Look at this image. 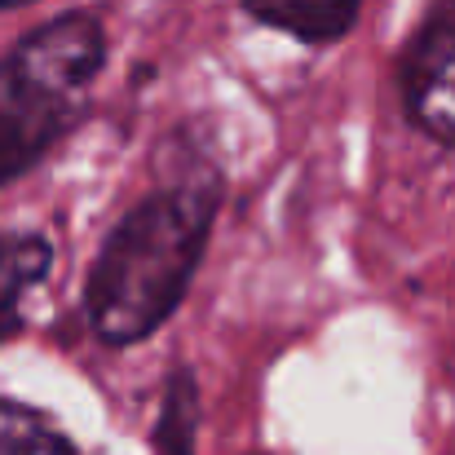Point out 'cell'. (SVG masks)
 <instances>
[{
  "instance_id": "6da1fadb",
  "label": "cell",
  "mask_w": 455,
  "mask_h": 455,
  "mask_svg": "<svg viewBox=\"0 0 455 455\" xmlns=\"http://www.w3.org/2000/svg\"><path fill=\"white\" fill-rule=\"evenodd\" d=\"M217 204V172L195 168L190 177L151 190L111 226L84 283V314L102 345H142L177 314L208 252Z\"/></svg>"
},
{
  "instance_id": "7a4b0ae2",
  "label": "cell",
  "mask_w": 455,
  "mask_h": 455,
  "mask_svg": "<svg viewBox=\"0 0 455 455\" xmlns=\"http://www.w3.org/2000/svg\"><path fill=\"white\" fill-rule=\"evenodd\" d=\"M102 62L107 27L84 9L49 18L0 58V186L71 133Z\"/></svg>"
},
{
  "instance_id": "3957f363",
  "label": "cell",
  "mask_w": 455,
  "mask_h": 455,
  "mask_svg": "<svg viewBox=\"0 0 455 455\" xmlns=\"http://www.w3.org/2000/svg\"><path fill=\"white\" fill-rule=\"evenodd\" d=\"M398 84L407 120L425 138L455 147V0H443L420 22L403 53Z\"/></svg>"
},
{
  "instance_id": "277c9868",
  "label": "cell",
  "mask_w": 455,
  "mask_h": 455,
  "mask_svg": "<svg viewBox=\"0 0 455 455\" xmlns=\"http://www.w3.org/2000/svg\"><path fill=\"white\" fill-rule=\"evenodd\" d=\"M257 22L301 40V44H331L354 22L363 0H239Z\"/></svg>"
},
{
  "instance_id": "5b68a950",
  "label": "cell",
  "mask_w": 455,
  "mask_h": 455,
  "mask_svg": "<svg viewBox=\"0 0 455 455\" xmlns=\"http://www.w3.org/2000/svg\"><path fill=\"white\" fill-rule=\"evenodd\" d=\"M49 266H53L49 239L27 230L0 235V345L22 331V297L36 283H44Z\"/></svg>"
},
{
  "instance_id": "8992f818",
  "label": "cell",
  "mask_w": 455,
  "mask_h": 455,
  "mask_svg": "<svg viewBox=\"0 0 455 455\" xmlns=\"http://www.w3.org/2000/svg\"><path fill=\"white\" fill-rule=\"evenodd\" d=\"M199 443V385L190 367H177L164 380L159 420H155V455H195Z\"/></svg>"
},
{
  "instance_id": "52a82bcc",
  "label": "cell",
  "mask_w": 455,
  "mask_h": 455,
  "mask_svg": "<svg viewBox=\"0 0 455 455\" xmlns=\"http://www.w3.org/2000/svg\"><path fill=\"white\" fill-rule=\"evenodd\" d=\"M0 455H80L40 411L0 398Z\"/></svg>"
}]
</instances>
